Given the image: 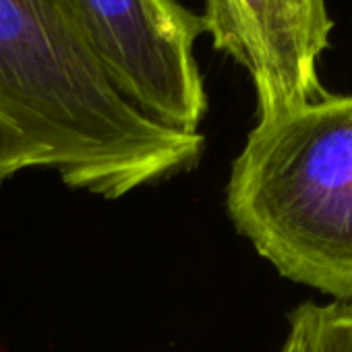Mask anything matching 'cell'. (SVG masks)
Instances as JSON below:
<instances>
[{"label":"cell","instance_id":"6da1fadb","mask_svg":"<svg viewBox=\"0 0 352 352\" xmlns=\"http://www.w3.org/2000/svg\"><path fill=\"white\" fill-rule=\"evenodd\" d=\"M204 143L110 83L67 0H0V183L42 168L118 199L195 168Z\"/></svg>","mask_w":352,"mask_h":352},{"label":"cell","instance_id":"7a4b0ae2","mask_svg":"<svg viewBox=\"0 0 352 352\" xmlns=\"http://www.w3.org/2000/svg\"><path fill=\"white\" fill-rule=\"evenodd\" d=\"M226 208L284 278L352 300V96L257 120L232 164Z\"/></svg>","mask_w":352,"mask_h":352},{"label":"cell","instance_id":"3957f363","mask_svg":"<svg viewBox=\"0 0 352 352\" xmlns=\"http://www.w3.org/2000/svg\"><path fill=\"white\" fill-rule=\"evenodd\" d=\"M110 83L149 118L199 133L208 94L193 46L201 15L176 0H67Z\"/></svg>","mask_w":352,"mask_h":352},{"label":"cell","instance_id":"277c9868","mask_svg":"<svg viewBox=\"0 0 352 352\" xmlns=\"http://www.w3.org/2000/svg\"><path fill=\"white\" fill-rule=\"evenodd\" d=\"M201 19L216 50L251 75L259 120L329 96L317 77L333 30L325 0H206Z\"/></svg>","mask_w":352,"mask_h":352},{"label":"cell","instance_id":"5b68a950","mask_svg":"<svg viewBox=\"0 0 352 352\" xmlns=\"http://www.w3.org/2000/svg\"><path fill=\"white\" fill-rule=\"evenodd\" d=\"M298 307L307 319L311 352H352V302Z\"/></svg>","mask_w":352,"mask_h":352},{"label":"cell","instance_id":"8992f818","mask_svg":"<svg viewBox=\"0 0 352 352\" xmlns=\"http://www.w3.org/2000/svg\"><path fill=\"white\" fill-rule=\"evenodd\" d=\"M288 336L280 348V352H311V336H309V327H307V319L300 311V307H296L290 317H288Z\"/></svg>","mask_w":352,"mask_h":352}]
</instances>
